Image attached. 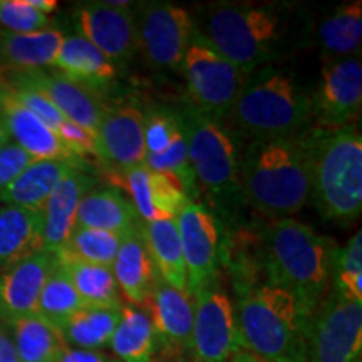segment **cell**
<instances>
[{"instance_id": "cell-1", "label": "cell", "mask_w": 362, "mask_h": 362, "mask_svg": "<svg viewBox=\"0 0 362 362\" xmlns=\"http://www.w3.org/2000/svg\"><path fill=\"white\" fill-rule=\"evenodd\" d=\"M300 17L279 2H220L206 12L205 33L221 56L243 74L274 64L293 47Z\"/></svg>"}, {"instance_id": "cell-2", "label": "cell", "mask_w": 362, "mask_h": 362, "mask_svg": "<svg viewBox=\"0 0 362 362\" xmlns=\"http://www.w3.org/2000/svg\"><path fill=\"white\" fill-rule=\"evenodd\" d=\"M307 131L288 138L252 139L240 155V192L253 210L282 220L310 200Z\"/></svg>"}, {"instance_id": "cell-3", "label": "cell", "mask_w": 362, "mask_h": 362, "mask_svg": "<svg viewBox=\"0 0 362 362\" xmlns=\"http://www.w3.org/2000/svg\"><path fill=\"white\" fill-rule=\"evenodd\" d=\"M337 250L332 238L309 225L292 218L275 221L265 235L267 284L291 293L309 320L327 292Z\"/></svg>"}, {"instance_id": "cell-4", "label": "cell", "mask_w": 362, "mask_h": 362, "mask_svg": "<svg viewBox=\"0 0 362 362\" xmlns=\"http://www.w3.org/2000/svg\"><path fill=\"white\" fill-rule=\"evenodd\" d=\"M226 121L252 139L302 134L312 123V96L291 71L262 66L247 76Z\"/></svg>"}, {"instance_id": "cell-5", "label": "cell", "mask_w": 362, "mask_h": 362, "mask_svg": "<svg viewBox=\"0 0 362 362\" xmlns=\"http://www.w3.org/2000/svg\"><path fill=\"white\" fill-rule=\"evenodd\" d=\"M310 198L327 220L349 221L362 211V136L357 126L307 131Z\"/></svg>"}, {"instance_id": "cell-6", "label": "cell", "mask_w": 362, "mask_h": 362, "mask_svg": "<svg viewBox=\"0 0 362 362\" xmlns=\"http://www.w3.org/2000/svg\"><path fill=\"white\" fill-rule=\"evenodd\" d=\"M235 309L238 346L267 362H305L307 324L291 293L272 284L242 292Z\"/></svg>"}, {"instance_id": "cell-7", "label": "cell", "mask_w": 362, "mask_h": 362, "mask_svg": "<svg viewBox=\"0 0 362 362\" xmlns=\"http://www.w3.org/2000/svg\"><path fill=\"white\" fill-rule=\"evenodd\" d=\"M176 112L198 189L206 194L216 211L232 215L237 203L243 202L238 178L240 155L232 134L193 106Z\"/></svg>"}, {"instance_id": "cell-8", "label": "cell", "mask_w": 362, "mask_h": 362, "mask_svg": "<svg viewBox=\"0 0 362 362\" xmlns=\"http://www.w3.org/2000/svg\"><path fill=\"white\" fill-rule=\"evenodd\" d=\"M181 69L194 110L216 124L226 121L242 93L247 74L221 56L198 25L193 30Z\"/></svg>"}, {"instance_id": "cell-9", "label": "cell", "mask_w": 362, "mask_h": 362, "mask_svg": "<svg viewBox=\"0 0 362 362\" xmlns=\"http://www.w3.org/2000/svg\"><path fill=\"white\" fill-rule=\"evenodd\" d=\"M362 302L336 292L322 298L307 324L305 362H361Z\"/></svg>"}, {"instance_id": "cell-10", "label": "cell", "mask_w": 362, "mask_h": 362, "mask_svg": "<svg viewBox=\"0 0 362 362\" xmlns=\"http://www.w3.org/2000/svg\"><path fill=\"white\" fill-rule=\"evenodd\" d=\"M194 317L188 359L192 362H230L240 349L235 309L216 282L193 296Z\"/></svg>"}, {"instance_id": "cell-11", "label": "cell", "mask_w": 362, "mask_h": 362, "mask_svg": "<svg viewBox=\"0 0 362 362\" xmlns=\"http://www.w3.org/2000/svg\"><path fill=\"white\" fill-rule=\"evenodd\" d=\"M138 47L153 66L180 69L194 24L187 8L170 2H149L138 7Z\"/></svg>"}, {"instance_id": "cell-12", "label": "cell", "mask_w": 362, "mask_h": 362, "mask_svg": "<svg viewBox=\"0 0 362 362\" xmlns=\"http://www.w3.org/2000/svg\"><path fill=\"white\" fill-rule=\"evenodd\" d=\"M362 110V64L359 57L324 62L320 84L312 96L315 128L354 126Z\"/></svg>"}, {"instance_id": "cell-13", "label": "cell", "mask_w": 362, "mask_h": 362, "mask_svg": "<svg viewBox=\"0 0 362 362\" xmlns=\"http://www.w3.org/2000/svg\"><path fill=\"white\" fill-rule=\"evenodd\" d=\"M175 221L187 267V292L193 297L203 287L216 282L220 262L218 221L200 202H188Z\"/></svg>"}, {"instance_id": "cell-14", "label": "cell", "mask_w": 362, "mask_h": 362, "mask_svg": "<svg viewBox=\"0 0 362 362\" xmlns=\"http://www.w3.org/2000/svg\"><path fill=\"white\" fill-rule=\"evenodd\" d=\"M8 88L30 89L47 98L66 119L81 126L89 133H96L106 115V107L99 101L98 93L76 83L61 72L49 74L44 69L8 71Z\"/></svg>"}, {"instance_id": "cell-15", "label": "cell", "mask_w": 362, "mask_h": 362, "mask_svg": "<svg viewBox=\"0 0 362 362\" xmlns=\"http://www.w3.org/2000/svg\"><path fill=\"white\" fill-rule=\"evenodd\" d=\"M81 35L112 64L126 62L138 49L136 16L128 2H88L79 8Z\"/></svg>"}, {"instance_id": "cell-16", "label": "cell", "mask_w": 362, "mask_h": 362, "mask_svg": "<svg viewBox=\"0 0 362 362\" xmlns=\"http://www.w3.org/2000/svg\"><path fill=\"white\" fill-rule=\"evenodd\" d=\"M56 262V253L42 250L7 267L0 275V324L35 314L40 291Z\"/></svg>"}, {"instance_id": "cell-17", "label": "cell", "mask_w": 362, "mask_h": 362, "mask_svg": "<svg viewBox=\"0 0 362 362\" xmlns=\"http://www.w3.org/2000/svg\"><path fill=\"white\" fill-rule=\"evenodd\" d=\"M96 156L116 170H129L143 165L144 115L136 107H119L107 111L94 133Z\"/></svg>"}, {"instance_id": "cell-18", "label": "cell", "mask_w": 362, "mask_h": 362, "mask_svg": "<svg viewBox=\"0 0 362 362\" xmlns=\"http://www.w3.org/2000/svg\"><path fill=\"white\" fill-rule=\"evenodd\" d=\"M158 337V347H173L188 352L194 317V298L178 291L156 275L151 292L143 302Z\"/></svg>"}, {"instance_id": "cell-19", "label": "cell", "mask_w": 362, "mask_h": 362, "mask_svg": "<svg viewBox=\"0 0 362 362\" xmlns=\"http://www.w3.org/2000/svg\"><path fill=\"white\" fill-rule=\"evenodd\" d=\"M123 178L131 203L144 223L175 220L183 206L192 202L178 181L168 175L149 170L144 163L123 171Z\"/></svg>"}, {"instance_id": "cell-20", "label": "cell", "mask_w": 362, "mask_h": 362, "mask_svg": "<svg viewBox=\"0 0 362 362\" xmlns=\"http://www.w3.org/2000/svg\"><path fill=\"white\" fill-rule=\"evenodd\" d=\"M0 117L8 131V136L17 146L24 149L30 158L37 160H67L81 161L72 156L59 141L57 134L45 126L37 116L17 101L7 84L0 86Z\"/></svg>"}, {"instance_id": "cell-21", "label": "cell", "mask_w": 362, "mask_h": 362, "mask_svg": "<svg viewBox=\"0 0 362 362\" xmlns=\"http://www.w3.org/2000/svg\"><path fill=\"white\" fill-rule=\"evenodd\" d=\"M94 187V178L79 165L67 171L64 178L54 188L42 210L44 250L57 253L64 248L76 226V215L81 200Z\"/></svg>"}, {"instance_id": "cell-22", "label": "cell", "mask_w": 362, "mask_h": 362, "mask_svg": "<svg viewBox=\"0 0 362 362\" xmlns=\"http://www.w3.org/2000/svg\"><path fill=\"white\" fill-rule=\"evenodd\" d=\"M112 274L121 296L131 305H143L158 275L144 238V223L133 226L123 235Z\"/></svg>"}, {"instance_id": "cell-23", "label": "cell", "mask_w": 362, "mask_h": 362, "mask_svg": "<svg viewBox=\"0 0 362 362\" xmlns=\"http://www.w3.org/2000/svg\"><path fill=\"white\" fill-rule=\"evenodd\" d=\"M42 211L6 205L0 208V269L44 250Z\"/></svg>"}, {"instance_id": "cell-24", "label": "cell", "mask_w": 362, "mask_h": 362, "mask_svg": "<svg viewBox=\"0 0 362 362\" xmlns=\"http://www.w3.org/2000/svg\"><path fill=\"white\" fill-rule=\"evenodd\" d=\"M74 165H79V161L37 160L30 163L6 192L0 193V202L8 206L42 211L54 188Z\"/></svg>"}, {"instance_id": "cell-25", "label": "cell", "mask_w": 362, "mask_h": 362, "mask_svg": "<svg viewBox=\"0 0 362 362\" xmlns=\"http://www.w3.org/2000/svg\"><path fill=\"white\" fill-rule=\"evenodd\" d=\"M52 66L94 93L116 78L115 64L83 35L64 37Z\"/></svg>"}, {"instance_id": "cell-26", "label": "cell", "mask_w": 362, "mask_h": 362, "mask_svg": "<svg viewBox=\"0 0 362 362\" xmlns=\"http://www.w3.org/2000/svg\"><path fill=\"white\" fill-rule=\"evenodd\" d=\"M141 223L133 203L115 188L90 189L79 203L74 228L126 233Z\"/></svg>"}, {"instance_id": "cell-27", "label": "cell", "mask_w": 362, "mask_h": 362, "mask_svg": "<svg viewBox=\"0 0 362 362\" xmlns=\"http://www.w3.org/2000/svg\"><path fill=\"white\" fill-rule=\"evenodd\" d=\"M64 34L45 29L33 34L0 33V69L29 71L52 66Z\"/></svg>"}, {"instance_id": "cell-28", "label": "cell", "mask_w": 362, "mask_h": 362, "mask_svg": "<svg viewBox=\"0 0 362 362\" xmlns=\"http://www.w3.org/2000/svg\"><path fill=\"white\" fill-rule=\"evenodd\" d=\"M324 62L359 57L362 42V4H342L320 22L317 30Z\"/></svg>"}, {"instance_id": "cell-29", "label": "cell", "mask_w": 362, "mask_h": 362, "mask_svg": "<svg viewBox=\"0 0 362 362\" xmlns=\"http://www.w3.org/2000/svg\"><path fill=\"white\" fill-rule=\"evenodd\" d=\"M144 238L158 275L178 291H187V267L175 220L144 223Z\"/></svg>"}, {"instance_id": "cell-30", "label": "cell", "mask_w": 362, "mask_h": 362, "mask_svg": "<svg viewBox=\"0 0 362 362\" xmlns=\"http://www.w3.org/2000/svg\"><path fill=\"white\" fill-rule=\"evenodd\" d=\"M123 307H83L59 327L69 347L99 351L110 346Z\"/></svg>"}, {"instance_id": "cell-31", "label": "cell", "mask_w": 362, "mask_h": 362, "mask_svg": "<svg viewBox=\"0 0 362 362\" xmlns=\"http://www.w3.org/2000/svg\"><path fill=\"white\" fill-rule=\"evenodd\" d=\"M8 332L21 362H56L67 347L61 330L37 314L8 324Z\"/></svg>"}, {"instance_id": "cell-32", "label": "cell", "mask_w": 362, "mask_h": 362, "mask_svg": "<svg viewBox=\"0 0 362 362\" xmlns=\"http://www.w3.org/2000/svg\"><path fill=\"white\" fill-rule=\"evenodd\" d=\"M110 347L121 362H151L158 352V337L146 312L123 305Z\"/></svg>"}, {"instance_id": "cell-33", "label": "cell", "mask_w": 362, "mask_h": 362, "mask_svg": "<svg viewBox=\"0 0 362 362\" xmlns=\"http://www.w3.org/2000/svg\"><path fill=\"white\" fill-rule=\"evenodd\" d=\"M86 307H123L119 287L110 267L93 265L56 255Z\"/></svg>"}, {"instance_id": "cell-34", "label": "cell", "mask_w": 362, "mask_h": 362, "mask_svg": "<svg viewBox=\"0 0 362 362\" xmlns=\"http://www.w3.org/2000/svg\"><path fill=\"white\" fill-rule=\"evenodd\" d=\"M83 307L86 305L81 300L79 293L76 292L69 275L61 265V262L57 260L47 280H45L42 291H40L35 314L59 329Z\"/></svg>"}, {"instance_id": "cell-35", "label": "cell", "mask_w": 362, "mask_h": 362, "mask_svg": "<svg viewBox=\"0 0 362 362\" xmlns=\"http://www.w3.org/2000/svg\"><path fill=\"white\" fill-rule=\"evenodd\" d=\"M123 235L94 228H74L64 248L56 255L112 269Z\"/></svg>"}, {"instance_id": "cell-36", "label": "cell", "mask_w": 362, "mask_h": 362, "mask_svg": "<svg viewBox=\"0 0 362 362\" xmlns=\"http://www.w3.org/2000/svg\"><path fill=\"white\" fill-rule=\"evenodd\" d=\"M330 279L334 292L347 300L362 302V233L357 232L342 248L332 264Z\"/></svg>"}, {"instance_id": "cell-37", "label": "cell", "mask_w": 362, "mask_h": 362, "mask_svg": "<svg viewBox=\"0 0 362 362\" xmlns=\"http://www.w3.org/2000/svg\"><path fill=\"white\" fill-rule=\"evenodd\" d=\"M181 124L176 111L151 110L144 116V146L146 156H158L165 153L180 133Z\"/></svg>"}, {"instance_id": "cell-38", "label": "cell", "mask_w": 362, "mask_h": 362, "mask_svg": "<svg viewBox=\"0 0 362 362\" xmlns=\"http://www.w3.org/2000/svg\"><path fill=\"white\" fill-rule=\"evenodd\" d=\"M49 17L27 0H0V25L12 34H33L49 29Z\"/></svg>"}, {"instance_id": "cell-39", "label": "cell", "mask_w": 362, "mask_h": 362, "mask_svg": "<svg viewBox=\"0 0 362 362\" xmlns=\"http://www.w3.org/2000/svg\"><path fill=\"white\" fill-rule=\"evenodd\" d=\"M12 94L22 106L27 107L34 116H37L45 126H49V128L54 131V133L64 124L66 117L62 116V112L59 111L47 98H44L42 94L30 89H12Z\"/></svg>"}, {"instance_id": "cell-40", "label": "cell", "mask_w": 362, "mask_h": 362, "mask_svg": "<svg viewBox=\"0 0 362 362\" xmlns=\"http://www.w3.org/2000/svg\"><path fill=\"white\" fill-rule=\"evenodd\" d=\"M34 161V158L12 141L0 148V193L6 192L17 176Z\"/></svg>"}, {"instance_id": "cell-41", "label": "cell", "mask_w": 362, "mask_h": 362, "mask_svg": "<svg viewBox=\"0 0 362 362\" xmlns=\"http://www.w3.org/2000/svg\"><path fill=\"white\" fill-rule=\"evenodd\" d=\"M59 141L62 143L67 151L78 160L84 156L94 155L96 156V143H94V134L86 131L81 126L74 124L72 121L66 119L64 124L56 131Z\"/></svg>"}, {"instance_id": "cell-42", "label": "cell", "mask_w": 362, "mask_h": 362, "mask_svg": "<svg viewBox=\"0 0 362 362\" xmlns=\"http://www.w3.org/2000/svg\"><path fill=\"white\" fill-rule=\"evenodd\" d=\"M56 362H110V359L99 351L76 349V347L67 346L66 349L59 354Z\"/></svg>"}, {"instance_id": "cell-43", "label": "cell", "mask_w": 362, "mask_h": 362, "mask_svg": "<svg viewBox=\"0 0 362 362\" xmlns=\"http://www.w3.org/2000/svg\"><path fill=\"white\" fill-rule=\"evenodd\" d=\"M0 362H21L13 347L11 332L0 324Z\"/></svg>"}, {"instance_id": "cell-44", "label": "cell", "mask_w": 362, "mask_h": 362, "mask_svg": "<svg viewBox=\"0 0 362 362\" xmlns=\"http://www.w3.org/2000/svg\"><path fill=\"white\" fill-rule=\"evenodd\" d=\"M151 362H192L183 351L173 349V347H158L156 356Z\"/></svg>"}, {"instance_id": "cell-45", "label": "cell", "mask_w": 362, "mask_h": 362, "mask_svg": "<svg viewBox=\"0 0 362 362\" xmlns=\"http://www.w3.org/2000/svg\"><path fill=\"white\" fill-rule=\"evenodd\" d=\"M27 2H29L30 7H34L35 11L44 13V16H47V13H51L57 8L56 0H27Z\"/></svg>"}, {"instance_id": "cell-46", "label": "cell", "mask_w": 362, "mask_h": 362, "mask_svg": "<svg viewBox=\"0 0 362 362\" xmlns=\"http://www.w3.org/2000/svg\"><path fill=\"white\" fill-rule=\"evenodd\" d=\"M230 362H267V361H264V359H262V357L252 354V352H248V351L242 349V347H240V349L235 352L233 359L230 361Z\"/></svg>"}, {"instance_id": "cell-47", "label": "cell", "mask_w": 362, "mask_h": 362, "mask_svg": "<svg viewBox=\"0 0 362 362\" xmlns=\"http://www.w3.org/2000/svg\"><path fill=\"white\" fill-rule=\"evenodd\" d=\"M8 141H11V136H8V131L6 128V124H4L2 117H0V148L6 146Z\"/></svg>"}, {"instance_id": "cell-48", "label": "cell", "mask_w": 362, "mask_h": 362, "mask_svg": "<svg viewBox=\"0 0 362 362\" xmlns=\"http://www.w3.org/2000/svg\"><path fill=\"white\" fill-rule=\"evenodd\" d=\"M110 362H121V361H110Z\"/></svg>"}, {"instance_id": "cell-49", "label": "cell", "mask_w": 362, "mask_h": 362, "mask_svg": "<svg viewBox=\"0 0 362 362\" xmlns=\"http://www.w3.org/2000/svg\"><path fill=\"white\" fill-rule=\"evenodd\" d=\"M0 86H2V84H0Z\"/></svg>"}]
</instances>
